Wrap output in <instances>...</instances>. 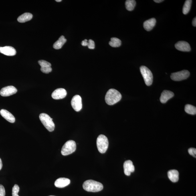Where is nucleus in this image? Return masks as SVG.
Listing matches in <instances>:
<instances>
[{
    "instance_id": "nucleus-1",
    "label": "nucleus",
    "mask_w": 196,
    "mask_h": 196,
    "mask_svg": "<svg viewBox=\"0 0 196 196\" xmlns=\"http://www.w3.org/2000/svg\"><path fill=\"white\" fill-rule=\"evenodd\" d=\"M122 95L120 92L115 89H110L107 92L105 97V101L110 106L114 105L121 100Z\"/></svg>"
},
{
    "instance_id": "nucleus-2",
    "label": "nucleus",
    "mask_w": 196,
    "mask_h": 196,
    "mask_svg": "<svg viewBox=\"0 0 196 196\" xmlns=\"http://www.w3.org/2000/svg\"><path fill=\"white\" fill-rule=\"evenodd\" d=\"M83 188L88 192H97L102 191L103 189L102 184L93 180H88L83 184Z\"/></svg>"
},
{
    "instance_id": "nucleus-3",
    "label": "nucleus",
    "mask_w": 196,
    "mask_h": 196,
    "mask_svg": "<svg viewBox=\"0 0 196 196\" xmlns=\"http://www.w3.org/2000/svg\"><path fill=\"white\" fill-rule=\"evenodd\" d=\"M39 119L44 126L49 132H52L54 130L55 125L53 121V119L51 118L48 115L44 113L40 114Z\"/></svg>"
},
{
    "instance_id": "nucleus-4",
    "label": "nucleus",
    "mask_w": 196,
    "mask_h": 196,
    "mask_svg": "<svg viewBox=\"0 0 196 196\" xmlns=\"http://www.w3.org/2000/svg\"><path fill=\"white\" fill-rule=\"evenodd\" d=\"M97 146L100 153H105L109 146L108 140L106 136L102 134L99 136L97 140Z\"/></svg>"
},
{
    "instance_id": "nucleus-5",
    "label": "nucleus",
    "mask_w": 196,
    "mask_h": 196,
    "mask_svg": "<svg viewBox=\"0 0 196 196\" xmlns=\"http://www.w3.org/2000/svg\"><path fill=\"white\" fill-rule=\"evenodd\" d=\"M140 70L146 86H151L153 82V75L151 71L144 66L140 67Z\"/></svg>"
},
{
    "instance_id": "nucleus-6",
    "label": "nucleus",
    "mask_w": 196,
    "mask_h": 196,
    "mask_svg": "<svg viewBox=\"0 0 196 196\" xmlns=\"http://www.w3.org/2000/svg\"><path fill=\"white\" fill-rule=\"evenodd\" d=\"M76 148V142L73 140H69L63 145L61 153L63 156H67L73 153Z\"/></svg>"
},
{
    "instance_id": "nucleus-7",
    "label": "nucleus",
    "mask_w": 196,
    "mask_h": 196,
    "mask_svg": "<svg viewBox=\"0 0 196 196\" xmlns=\"http://www.w3.org/2000/svg\"><path fill=\"white\" fill-rule=\"evenodd\" d=\"M190 73L187 70H184L179 72L172 73L170 78L174 81H181L187 79L190 76Z\"/></svg>"
},
{
    "instance_id": "nucleus-8",
    "label": "nucleus",
    "mask_w": 196,
    "mask_h": 196,
    "mask_svg": "<svg viewBox=\"0 0 196 196\" xmlns=\"http://www.w3.org/2000/svg\"><path fill=\"white\" fill-rule=\"evenodd\" d=\"M71 106L76 112H78L82 110V98L79 95L73 97L71 102Z\"/></svg>"
},
{
    "instance_id": "nucleus-9",
    "label": "nucleus",
    "mask_w": 196,
    "mask_h": 196,
    "mask_svg": "<svg viewBox=\"0 0 196 196\" xmlns=\"http://www.w3.org/2000/svg\"><path fill=\"white\" fill-rule=\"evenodd\" d=\"M17 90L13 86H7L2 88L0 91V94L2 96L7 97L17 93Z\"/></svg>"
},
{
    "instance_id": "nucleus-10",
    "label": "nucleus",
    "mask_w": 196,
    "mask_h": 196,
    "mask_svg": "<svg viewBox=\"0 0 196 196\" xmlns=\"http://www.w3.org/2000/svg\"><path fill=\"white\" fill-rule=\"evenodd\" d=\"M67 92L66 90L63 88L56 89L52 94V97L55 100L61 99L66 96Z\"/></svg>"
},
{
    "instance_id": "nucleus-11",
    "label": "nucleus",
    "mask_w": 196,
    "mask_h": 196,
    "mask_svg": "<svg viewBox=\"0 0 196 196\" xmlns=\"http://www.w3.org/2000/svg\"><path fill=\"white\" fill-rule=\"evenodd\" d=\"M175 46L177 50L183 52H189L191 50L189 43L185 41H179L176 44Z\"/></svg>"
},
{
    "instance_id": "nucleus-12",
    "label": "nucleus",
    "mask_w": 196,
    "mask_h": 196,
    "mask_svg": "<svg viewBox=\"0 0 196 196\" xmlns=\"http://www.w3.org/2000/svg\"><path fill=\"white\" fill-rule=\"evenodd\" d=\"M39 64L40 65V70L44 74H48L51 72L52 68H51V64L48 61L44 60H40L38 61Z\"/></svg>"
},
{
    "instance_id": "nucleus-13",
    "label": "nucleus",
    "mask_w": 196,
    "mask_h": 196,
    "mask_svg": "<svg viewBox=\"0 0 196 196\" xmlns=\"http://www.w3.org/2000/svg\"><path fill=\"white\" fill-rule=\"evenodd\" d=\"M124 169L125 174L127 176H130L131 173L133 172L135 170L133 163L130 160H128L125 162Z\"/></svg>"
},
{
    "instance_id": "nucleus-14",
    "label": "nucleus",
    "mask_w": 196,
    "mask_h": 196,
    "mask_svg": "<svg viewBox=\"0 0 196 196\" xmlns=\"http://www.w3.org/2000/svg\"><path fill=\"white\" fill-rule=\"evenodd\" d=\"M0 53L8 56H13L16 54V50L13 47H0Z\"/></svg>"
},
{
    "instance_id": "nucleus-15",
    "label": "nucleus",
    "mask_w": 196,
    "mask_h": 196,
    "mask_svg": "<svg viewBox=\"0 0 196 196\" xmlns=\"http://www.w3.org/2000/svg\"><path fill=\"white\" fill-rule=\"evenodd\" d=\"M174 93L169 90H165L162 92L160 97V101L162 103H165L170 99L174 96Z\"/></svg>"
},
{
    "instance_id": "nucleus-16",
    "label": "nucleus",
    "mask_w": 196,
    "mask_h": 196,
    "mask_svg": "<svg viewBox=\"0 0 196 196\" xmlns=\"http://www.w3.org/2000/svg\"><path fill=\"white\" fill-rule=\"evenodd\" d=\"M70 180L65 178H60L57 179L55 183V185L57 187L64 188L70 183Z\"/></svg>"
},
{
    "instance_id": "nucleus-17",
    "label": "nucleus",
    "mask_w": 196,
    "mask_h": 196,
    "mask_svg": "<svg viewBox=\"0 0 196 196\" xmlns=\"http://www.w3.org/2000/svg\"><path fill=\"white\" fill-rule=\"evenodd\" d=\"M0 114L8 121L11 123H13L15 122V119L14 116L8 111L2 109L0 110Z\"/></svg>"
},
{
    "instance_id": "nucleus-18",
    "label": "nucleus",
    "mask_w": 196,
    "mask_h": 196,
    "mask_svg": "<svg viewBox=\"0 0 196 196\" xmlns=\"http://www.w3.org/2000/svg\"><path fill=\"white\" fill-rule=\"evenodd\" d=\"M156 20L154 18L150 19L144 22V27L146 31H149L152 30L155 26Z\"/></svg>"
},
{
    "instance_id": "nucleus-19",
    "label": "nucleus",
    "mask_w": 196,
    "mask_h": 196,
    "mask_svg": "<svg viewBox=\"0 0 196 196\" xmlns=\"http://www.w3.org/2000/svg\"><path fill=\"white\" fill-rule=\"evenodd\" d=\"M179 173L177 170H172L168 172V176L169 179L173 183H176L179 180Z\"/></svg>"
},
{
    "instance_id": "nucleus-20",
    "label": "nucleus",
    "mask_w": 196,
    "mask_h": 196,
    "mask_svg": "<svg viewBox=\"0 0 196 196\" xmlns=\"http://www.w3.org/2000/svg\"><path fill=\"white\" fill-rule=\"evenodd\" d=\"M33 15L29 13H25L23 14L20 16L18 17L17 21L20 23H23L25 22L30 21L32 19Z\"/></svg>"
},
{
    "instance_id": "nucleus-21",
    "label": "nucleus",
    "mask_w": 196,
    "mask_h": 196,
    "mask_svg": "<svg viewBox=\"0 0 196 196\" xmlns=\"http://www.w3.org/2000/svg\"><path fill=\"white\" fill-rule=\"evenodd\" d=\"M66 41L67 39L65 38L64 36H61L58 40L53 44V48L56 49H61Z\"/></svg>"
},
{
    "instance_id": "nucleus-22",
    "label": "nucleus",
    "mask_w": 196,
    "mask_h": 196,
    "mask_svg": "<svg viewBox=\"0 0 196 196\" xmlns=\"http://www.w3.org/2000/svg\"><path fill=\"white\" fill-rule=\"evenodd\" d=\"M109 44L113 47L116 48L121 45V41L120 39L116 37H112L111 38L110 41L109 42Z\"/></svg>"
},
{
    "instance_id": "nucleus-23",
    "label": "nucleus",
    "mask_w": 196,
    "mask_h": 196,
    "mask_svg": "<svg viewBox=\"0 0 196 196\" xmlns=\"http://www.w3.org/2000/svg\"><path fill=\"white\" fill-rule=\"evenodd\" d=\"M192 1L186 0L185 2L183 8V13L184 15H186L190 10Z\"/></svg>"
},
{
    "instance_id": "nucleus-24",
    "label": "nucleus",
    "mask_w": 196,
    "mask_h": 196,
    "mask_svg": "<svg viewBox=\"0 0 196 196\" xmlns=\"http://www.w3.org/2000/svg\"><path fill=\"white\" fill-rule=\"evenodd\" d=\"M136 5V1L134 0H127L125 2L126 9L129 11H132Z\"/></svg>"
},
{
    "instance_id": "nucleus-25",
    "label": "nucleus",
    "mask_w": 196,
    "mask_h": 196,
    "mask_svg": "<svg viewBox=\"0 0 196 196\" xmlns=\"http://www.w3.org/2000/svg\"><path fill=\"white\" fill-rule=\"evenodd\" d=\"M185 110L187 113L189 114L195 115L196 114V108L191 105H186Z\"/></svg>"
},
{
    "instance_id": "nucleus-26",
    "label": "nucleus",
    "mask_w": 196,
    "mask_h": 196,
    "mask_svg": "<svg viewBox=\"0 0 196 196\" xmlns=\"http://www.w3.org/2000/svg\"><path fill=\"white\" fill-rule=\"evenodd\" d=\"M19 191V187L17 185H15L12 189V196H19L18 193Z\"/></svg>"
},
{
    "instance_id": "nucleus-27",
    "label": "nucleus",
    "mask_w": 196,
    "mask_h": 196,
    "mask_svg": "<svg viewBox=\"0 0 196 196\" xmlns=\"http://www.w3.org/2000/svg\"><path fill=\"white\" fill-rule=\"evenodd\" d=\"M90 49H94L95 48V43L94 40L90 39L88 41V45H87Z\"/></svg>"
},
{
    "instance_id": "nucleus-28",
    "label": "nucleus",
    "mask_w": 196,
    "mask_h": 196,
    "mask_svg": "<svg viewBox=\"0 0 196 196\" xmlns=\"http://www.w3.org/2000/svg\"><path fill=\"white\" fill-rule=\"evenodd\" d=\"M188 152L190 155L193 156L194 157H196V149L195 148H190L188 150Z\"/></svg>"
},
{
    "instance_id": "nucleus-29",
    "label": "nucleus",
    "mask_w": 196,
    "mask_h": 196,
    "mask_svg": "<svg viewBox=\"0 0 196 196\" xmlns=\"http://www.w3.org/2000/svg\"><path fill=\"white\" fill-rule=\"evenodd\" d=\"M5 190L2 185H0V196H5Z\"/></svg>"
},
{
    "instance_id": "nucleus-30",
    "label": "nucleus",
    "mask_w": 196,
    "mask_h": 196,
    "mask_svg": "<svg viewBox=\"0 0 196 196\" xmlns=\"http://www.w3.org/2000/svg\"><path fill=\"white\" fill-rule=\"evenodd\" d=\"M88 40L87 39H85L84 40L82 41L81 44L83 46H86L88 45Z\"/></svg>"
},
{
    "instance_id": "nucleus-31",
    "label": "nucleus",
    "mask_w": 196,
    "mask_h": 196,
    "mask_svg": "<svg viewBox=\"0 0 196 196\" xmlns=\"http://www.w3.org/2000/svg\"><path fill=\"white\" fill-rule=\"evenodd\" d=\"M192 24L194 27H196V17H195L193 20L192 21Z\"/></svg>"
},
{
    "instance_id": "nucleus-32",
    "label": "nucleus",
    "mask_w": 196,
    "mask_h": 196,
    "mask_svg": "<svg viewBox=\"0 0 196 196\" xmlns=\"http://www.w3.org/2000/svg\"><path fill=\"white\" fill-rule=\"evenodd\" d=\"M154 1L156 3H159L162 2L164 1H163V0H154Z\"/></svg>"
},
{
    "instance_id": "nucleus-33",
    "label": "nucleus",
    "mask_w": 196,
    "mask_h": 196,
    "mask_svg": "<svg viewBox=\"0 0 196 196\" xmlns=\"http://www.w3.org/2000/svg\"><path fill=\"white\" fill-rule=\"evenodd\" d=\"M2 160L1 159V158H0V170H1L2 169Z\"/></svg>"
},
{
    "instance_id": "nucleus-34",
    "label": "nucleus",
    "mask_w": 196,
    "mask_h": 196,
    "mask_svg": "<svg viewBox=\"0 0 196 196\" xmlns=\"http://www.w3.org/2000/svg\"><path fill=\"white\" fill-rule=\"evenodd\" d=\"M61 0H56V1L57 2H61Z\"/></svg>"
},
{
    "instance_id": "nucleus-35",
    "label": "nucleus",
    "mask_w": 196,
    "mask_h": 196,
    "mask_svg": "<svg viewBox=\"0 0 196 196\" xmlns=\"http://www.w3.org/2000/svg\"></svg>"
}]
</instances>
